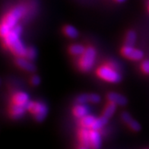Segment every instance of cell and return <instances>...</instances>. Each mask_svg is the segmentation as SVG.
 I'll list each match as a JSON object with an SVG mask.
<instances>
[{"instance_id": "6da1fadb", "label": "cell", "mask_w": 149, "mask_h": 149, "mask_svg": "<svg viewBox=\"0 0 149 149\" xmlns=\"http://www.w3.org/2000/svg\"><path fill=\"white\" fill-rule=\"evenodd\" d=\"M97 74L101 79L110 83L120 82L122 79L120 72L110 65L99 67L97 70Z\"/></svg>"}, {"instance_id": "7a4b0ae2", "label": "cell", "mask_w": 149, "mask_h": 149, "mask_svg": "<svg viewBox=\"0 0 149 149\" xmlns=\"http://www.w3.org/2000/svg\"><path fill=\"white\" fill-rule=\"evenodd\" d=\"M96 49L92 47H88L79 60V67L83 72H89L92 69L96 60Z\"/></svg>"}, {"instance_id": "3957f363", "label": "cell", "mask_w": 149, "mask_h": 149, "mask_svg": "<svg viewBox=\"0 0 149 149\" xmlns=\"http://www.w3.org/2000/svg\"><path fill=\"white\" fill-rule=\"evenodd\" d=\"M27 110L33 114L34 119L37 122H42L45 120L48 114V107L45 104L39 101H29L25 105Z\"/></svg>"}, {"instance_id": "277c9868", "label": "cell", "mask_w": 149, "mask_h": 149, "mask_svg": "<svg viewBox=\"0 0 149 149\" xmlns=\"http://www.w3.org/2000/svg\"><path fill=\"white\" fill-rule=\"evenodd\" d=\"M25 12V7L24 6H16L12 11H10L8 14L5 16L2 23H5L7 26H8L11 29L14 28L17 26L18 21L22 18Z\"/></svg>"}, {"instance_id": "5b68a950", "label": "cell", "mask_w": 149, "mask_h": 149, "mask_svg": "<svg viewBox=\"0 0 149 149\" xmlns=\"http://www.w3.org/2000/svg\"><path fill=\"white\" fill-rule=\"evenodd\" d=\"M121 53L126 58H128L131 60H141L144 56V53L141 50L135 49L134 47H130L126 45L122 48Z\"/></svg>"}, {"instance_id": "8992f818", "label": "cell", "mask_w": 149, "mask_h": 149, "mask_svg": "<svg viewBox=\"0 0 149 149\" xmlns=\"http://www.w3.org/2000/svg\"><path fill=\"white\" fill-rule=\"evenodd\" d=\"M8 47L12 50V53H14L15 56H25L27 48L25 47V46L24 45L23 42L21 40L20 38L15 40L14 42H12Z\"/></svg>"}, {"instance_id": "52a82bcc", "label": "cell", "mask_w": 149, "mask_h": 149, "mask_svg": "<svg viewBox=\"0 0 149 149\" xmlns=\"http://www.w3.org/2000/svg\"><path fill=\"white\" fill-rule=\"evenodd\" d=\"M102 144V139L97 130H90V148L91 149H100Z\"/></svg>"}, {"instance_id": "ba28073f", "label": "cell", "mask_w": 149, "mask_h": 149, "mask_svg": "<svg viewBox=\"0 0 149 149\" xmlns=\"http://www.w3.org/2000/svg\"><path fill=\"white\" fill-rule=\"evenodd\" d=\"M15 63L18 67L29 72H33L36 70L35 65L31 63V61L28 60L27 58H24V56H18L16 59Z\"/></svg>"}, {"instance_id": "9c48e42d", "label": "cell", "mask_w": 149, "mask_h": 149, "mask_svg": "<svg viewBox=\"0 0 149 149\" xmlns=\"http://www.w3.org/2000/svg\"><path fill=\"white\" fill-rule=\"evenodd\" d=\"M122 120H123L132 130L135 132H139L141 130V126L136 120H133L132 116L128 112H123L121 114Z\"/></svg>"}, {"instance_id": "30bf717a", "label": "cell", "mask_w": 149, "mask_h": 149, "mask_svg": "<svg viewBox=\"0 0 149 149\" xmlns=\"http://www.w3.org/2000/svg\"><path fill=\"white\" fill-rule=\"evenodd\" d=\"M107 98L109 102L119 105V106H125L127 104L128 100L123 95L115 92H110L107 94Z\"/></svg>"}, {"instance_id": "8fae6325", "label": "cell", "mask_w": 149, "mask_h": 149, "mask_svg": "<svg viewBox=\"0 0 149 149\" xmlns=\"http://www.w3.org/2000/svg\"><path fill=\"white\" fill-rule=\"evenodd\" d=\"M27 110L25 106L22 105H18V104H13L12 107H10L9 113L10 115L15 120H18L22 118L24 116V114L25 113V111Z\"/></svg>"}, {"instance_id": "7c38bea8", "label": "cell", "mask_w": 149, "mask_h": 149, "mask_svg": "<svg viewBox=\"0 0 149 149\" xmlns=\"http://www.w3.org/2000/svg\"><path fill=\"white\" fill-rule=\"evenodd\" d=\"M90 129L81 128L79 132V138L81 145L90 148Z\"/></svg>"}, {"instance_id": "4fadbf2b", "label": "cell", "mask_w": 149, "mask_h": 149, "mask_svg": "<svg viewBox=\"0 0 149 149\" xmlns=\"http://www.w3.org/2000/svg\"><path fill=\"white\" fill-rule=\"evenodd\" d=\"M30 101L29 95L25 92H18L14 94L12 97V102L15 104L25 106Z\"/></svg>"}, {"instance_id": "5bb4252c", "label": "cell", "mask_w": 149, "mask_h": 149, "mask_svg": "<svg viewBox=\"0 0 149 149\" xmlns=\"http://www.w3.org/2000/svg\"><path fill=\"white\" fill-rule=\"evenodd\" d=\"M73 114L77 118L81 119L84 116H87L89 114V109L85 104H79L74 107L73 108Z\"/></svg>"}, {"instance_id": "9a60e30c", "label": "cell", "mask_w": 149, "mask_h": 149, "mask_svg": "<svg viewBox=\"0 0 149 149\" xmlns=\"http://www.w3.org/2000/svg\"><path fill=\"white\" fill-rule=\"evenodd\" d=\"M95 120H96L95 116L88 114V115H87V116L80 119V125L81 126V127L88 128V129H90L91 130V128Z\"/></svg>"}, {"instance_id": "2e32d148", "label": "cell", "mask_w": 149, "mask_h": 149, "mask_svg": "<svg viewBox=\"0 0 149 149\" xmlns=\"http://www.w3.org/2000/svg\"><path fill=\"white\" fill-rule=\"evenodd\" d=\"M108 120L107 117H105L104 116H100L99 118H96L95 121L94 122L91 128V130H99L100 129H102L107 123Z\"/></svg>"}, {"instance_id": "e0dca14e", "label": "cell", "mask_w": 149, "mask_h": 149, "mask_svg": "<svg viewBox=\"0 0 149 149\" xmlns=\"http://www.w3.org/2000/svg\"><path fill=\"white\" fill-rule=\"evenodd\" d=\"M86 48L81 44H74L69 47V53L73 56H82Z\"/></svg>"}, {"instance_id": "ac0fdd59", "label": "cell", "mask_w": 149, "mask_h": 149, "mask_svg": "<svg viewBox=\"0 0 149 149\" xmlns=\"http://www.w3.org/2000/svg\"><path fill=\"white\" fill-rule=\"evenodd\" d=\"M136 33L134 31H128L126 36V40H125V45L130 46V47H134L136 41Z\"/></svg>"}, {"instance_id": "d6986e66", "label": "cell", "mask_w": 149, "mask_h": 149, "mask_svg": "<svg viewBox=\"0 0 149 149\" xmlns=\"http://www.w3.org/2000/svg\"><path fill=\"white\" fill-rule=\"evenodd\" d=\"M116 106L117 105L113 104V103H109L107 105L106 107H105V109H104V113H103V116H104L105 117L107 118V119H110L113 115L115 111H116Z\"/></svg>"}, {"instance_id": "ffe728a7", "label": "cell", "mask_w": 149, "mask_h": 149, "mask_svg": "<svg viewBox=\"0 0 149 149\" xmlns=\"http://www.w3.org/2000/svg\"><path fill=\"white\" fill-rule=\"evenodd\" d=\"M64 33L67 37H70L72 39H74L79 36V31L76 28L72 25H66L64 28Z\"/></svg>"}, {"instance_id": "44dd1931", "label": "cell", "mask_w": 149, "mask_h": 149, "mask_svg": "<svg viewBox=\"0 0 149 149\" xmlns=\"http://www.w3.org/2000/svg\"><path fill=\"white\" fill-rule=\"evenodd\" d=\"M37 49L34 47H31L27 48V51H26V54L24 57L27 58L28 60L33 61L37 58Z\"/></svg>"}, {"instance_id": "7402d4cb", "label": "cell", "mask_w": 149, "mask_h": 149, "mask_svg": "<svg viewBox=\"0 0 149 149\" xmlns=\"http://www.w3.org/2000/svg\"><path fill=\"white\" fill-rule=\"evenodd\" d=\"M76 102L79 104H85L90 103L89 101V94H81L77 97Z\"/></svg>"}, {"instance_id": "603a6c76", "label": "cell", "mask_w": 149, "mask_h": 149, "mask_svg": "<svg viewBox=\"0 0 149 149\" xmlns=\"http://www.w3.org/2000/svg\"><path fill=\"white\" fill-rule=\"evenodd\" d=\"M11 28L7 26L5 23H2V24H1V28H0V34H1V37L2 38H4L6 37V36L8 35L9 32L11 31Z\"/></svg>"}, {"instance_id": "cb8c5ba5", "label": "cell", "mask_w": 149, "mask_h": 149, "mask_svg": "<svg viewBox=\"0 0 149 149\" xmlns=\"http://www.w3.org/2000/svg\"><path fill=\"white\" fill-rule=\"evenodd\" d=\"M101 97L99 94H89V101L91 104H98L100 102Z\"/></svg>"}, {"instance_id": "d4e9b609", "label": "cell", "mask_w": 149, "mask_h": 149, "mask_svg": "<svg viewBox=\"0 0 149 149\" xmlns=\"http://www.w3.org/2000/svg\"><path fill=\"white\" fill-rule=\"evenodd\" d=\"M141 70L145 74H149V60H145L141 63Z\"/></svg>"}, {"instance_id": "484cf974", "label": "cell", "mask_w": 149, "mask_h": 149, "mask_svg": "<svg viewBox=\"0 0 149 149\" xmlns=\"http://www.w3.org/2000/svg\"><path fill=\"white\" fill-rule=\"evenodd\" d=\"M40 81H41V79H40V78L38 75H33L31 78V84H33V85H35V86L40 84Z\"/></svg>"}, {"instance_id": "4316f807", "label": "cell", "mask_w": 149, "mask_h": 149, "mask_svg": "<svg viewBox=\"0 0 149 149\" xmlns=\"http://www.w3.org/2000/svg\"><path fill=\"white\" fill-rule=\"evenodd\" d=\"M78 149H88V148L86 147V146H84V145H81Z\"/></svg>"}, {"instance_id": "83f0119b", "label": "cell", "mask_w": 149, "mask_h": 149, "mask_svg": "<svg viewBox=\"0 0 149 149\" xmlns=\"http://www.w3.org/2000/svg\"><path fill=\"white\" fill-rule=\"evenodd\" d=\"M116 1L118 2H125L126 0H116Z\"/></svg>"}, {"instance_id": "f1b7e54d", "label": "cell", "mask_w": 149, "mask_h": 149, "mask_svg": "<svg viewBox=\"0 0 149 149\" xmlns=\"http://www.w3.org/2000/svg\"><path fill=\"white\" fill-rule=\"evenodd\" d=\"M148 11H149V6H148Z\"/></svg>"}]
</instances>
